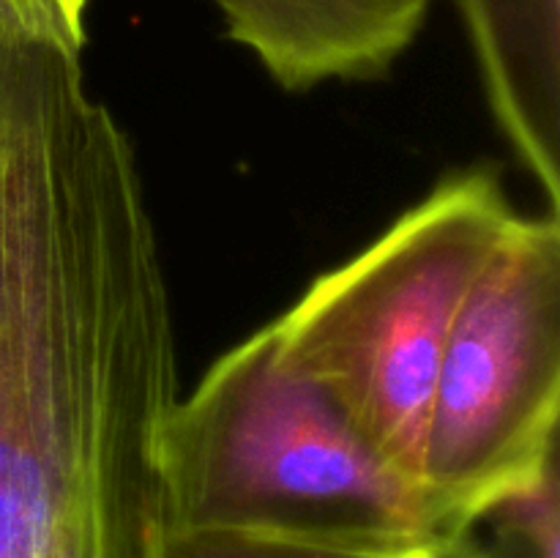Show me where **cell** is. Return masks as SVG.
<instances>
[{"mask_svg":"<svg viewBox=\"0 0 560 558\" xmlns=\"http://www.w3.org/2000/svg\"><path fill=\"white\" fill-rule=\"evenodd\" d=\"M162 481L167 531L345 545L465 534L284 359L271 323L219 356L195 392L178 397L162 435Z\"/></svg>","mask_w":560,"mask_h":558,"instance_id":"6da1fadb","label":"cell"},{"mask_svg":"<svg viewBox=\"0 0 560 558\" xmlns=\"http://www.w3.org/2000/svg\"><path fill=\"white\" fill-rule=\"evenodd\" d=\"M164 558H487L479 531L416 545H345L246 531H167Z\"/></svg>","mask_w":560,"mask_h":558,"instance_id":"8992f818","label":"cell"},{"mask_svg":"<svg viewBox=\"0 0 560 558\" xmlns=\"http://www.w3.org/2000/svg\"><path fill=\"white\" fill-rule=\"evenodd\" d=\"M517 213L498 170L448 173L271 321L284 359L421 487L427 416L448 334Z\"/></svg>","mask_w":560,"mask_h":558,"instance_id":"7a4b0ae2","label":"cell"},{"mask_svg":"<svg viewBox=\"0 0 560 558\" xmlns=\"http://www.w3.org/2000/svg\"><path fill=\"white\" fill-rule=\"evenodd\" d=\"M228 38L290 93L383 80L413 47L435 0H211Z\"/></svg>","mask_w":560,"mask_h":558,"instance_id":"277c9868","label":"cell"},{"mask_svg":"<svg viewBox=\"0 0 560 558\" xmlns=\"http://www.w3.org/2000/svg\"><path fill=\"white\" fill-rule=\"evenodd\" d=\"M487 102L530 178L560 206V0H454Z\"/></svg>","mask_w":560,"mask_h":558,"instance_id":"5b68a950","label":"cell"},{"mask_svg":"<svg viewBox=\"0 0 560 558\" xmlns=\"http://www.w3.org/2000/svg\"><path fill=\"white\" fill-rule=\"evenodd\" d=\"M479 523L492 528V542L481 539L487 558H560L558 460L539 479L492 503Z\"/></svg>","mask_w":560,"mask_h":558,"instance_id":"52a82bcc","label":"cell"},{"mask_svg":"<svg viewBox=\"0 0 560 558\" xmlns=\"http://www.w3.org/2000/svg\"><path fill=\"white\" fill-rule=\"evenodd\" d=\"M560 222L517 213L457 312L424 430L421 481L470 531L558 460Z\"/></svg>","mask_w":560,"mask_h":558,"instance_id":"3957f363","label":"cell"},{"mask_svg":"<svg viewBox=\"0 0 560 558\" xmlns=\"http://www.w3.org/2000/svg\"><path fill=\"white\" fill-rule=\"evenodd\" d=\"M14 11L16 20L42 36L63 42L82 53L85 47L88 0H0Z\"/></svg>","mask_w":560,"mask_h":558,"instance_id":"ba28073f","label":"cell"}]
</instances>
